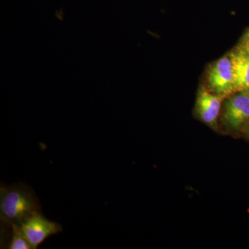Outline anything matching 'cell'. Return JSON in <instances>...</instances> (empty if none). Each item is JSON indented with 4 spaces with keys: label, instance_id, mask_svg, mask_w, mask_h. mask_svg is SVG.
Returning a JSON list of instances; mask_svg holds the SVG:
<instances>
[{
    "label": "cell",
    "instance_id": "8992f818",
    "mask_svg": "<svg viewBox=\"0 0 249 249\" xmlns=\"http://www.w3.org/2000/svg\"><path fill=\"white\" fill-rule=\"evenodd\" d=\"M229 55L231 59L235 93L249 90V52L240 45Z\"/></svg>",
    "mask_w": 249,
    "mask_h": 249
},
{
    "label": "cell",
    "instance_id": "5b68a950",
    "mask_svg": "<svg viewBox=\"0 0 249 249\" xmlns=\"http://www.w3.org/2000/svg\"><path fill=\"white\" fill-rule=\"evenodd\" d=\"M224 97L213 93L202 86L198 91L196 111L203 122L214 129L217 128V119Z\"/></svg>",
    "mask_w": 249,
    "mask_h": 249
},
{
    "label": "cell",
    "instance_id": "3957f363",
    "mask_svg": "<svg viewBox=\"0 0 249 249\" xmlns=\"http://www.w3.org/2000/svg\"><path fill=\"white\" fill-rule=\"evenodd\" d=\"M19 227L33 249H37L49 237L62 231L61 224L49 220L44 216L42 211L31 215Z\"/></svg>",
    "mask_w": 249,
    "mask_h": 249
},
{
    "label": "cell",
    "instance_id": "ba28073f",
    "mask_svg": "<svg viewBox=\"0 0 249 249\" xmlns=\"http://www.w3.org/2000/svg\"><path fill=\"white\" fill-rule=\"evenodd\" d=\"M246 137L249 139V122L243 127Z\"/></svg>",
    "mask_w": 249,
    "mask_h": 249
},
{
    "label": "cell",
    "instance_id": "277c9868",
    "mask_svg": "<svg viewBox=\"0 0 249 249\" xmlns=\"http://www.w3.org/2000/svg\"><path fill=\"white\" fill-rule=\"evenodd\" d=\"M223 124L232 131H238L249 122V90L237 91L226 101L222 113Z\"/></svg>",
    "mask_w": 249,
    "mask_h": 249
},
{
    "label": "cell",
    "instance_id": "7a4b0ae2",
    "mask_svg": "<svg viewBox=\"0 0 249 249\" xmlns=\"http://www.w3.org/2000/svg\"><path fill=\"white\" fill-rule=\"evenodd\" d=\"M208 89L227 97L235 93L233 71L230 55L218 59L209 67L206 73Z\"/></svg>",
    "mask_w": 249,
    "mask_h": 249
},
{
    "label": "cell",
    "instance_id": "6da1fadb",
    "mask_svg": "<svg viewBox=\"0 0 249 249\" xmlns=\"http://www.w3.org/2000/svg\"><path fill=\"white\" fill-rule=\"evenodd\" d=\"M42 206L35 191L26 183L18 182L0 188V220L1 227L20 225Z\"/></svg>",
    "mask_w": 249,
    "mask_h": 249
},
{
    "label": "cell",
    "instance_id": "52a82bcc",
    "mask_svg": "<svg viewBox=\"0 0 249 249\" xmlns=\"http://www.w3.org/2000/svg\"><path fill=\"white\" fill-rule=\"evenodd\" d=\"M240 46L249 52V29L246 33L245 35L244 36L242 42H241Z\"/></svg>",
    "mask_w": 249,
    "mask_h": 249
}]
</instances>
